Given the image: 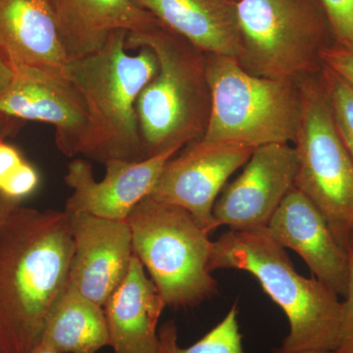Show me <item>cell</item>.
Listing matches in <instances>:
<instances>
[{"label": "cell", "instance_id": "obj_1", "mask_svg": "<svg viewBox=\"0 0 353 353\" xmlns=\"http://www.w3.org/2000/svg\"><path fill=\"white\" fill-rule=\"evenodd\" d=\"M74 245L65 211L15 209L0 227V350L31 353L68 283Z\"/></svg>", "mask_w": 353, "mask_h": 353}, {"label": "cell", "instance_id": "obj_2", "mask_svg": "<svg viewBox=\"0 0 353 353\" xmlns=\"http://www.w3.org/2000/svg\"><path fill=\"white\" fill-rule=\"evenodd\" d=\"M219 269L252 274L287 316L289 334L275 352L338 350L341 313L338 294L315 277L301 276L285 248L266 229L229 230L212 241L209 270Z\"/></svg>", "mask_w": 353, "mask_h": 353}, {"label": "cell", "instance_id": "obj_3", "mask_svg": "<svg viewBox=\"0 0 353 353\" xmlns=\"http://www.w3.org/2000/svg\"><path fill=\"white\" fill-rule=\"evenodd\" d=\"M128 32H111L101 50L71 60L67 76L82 97L88 127L81 157L105 164L109 160L145 159L136 104L158 71L150 48L128 52Z\"/></svg>", "mask_w": 353, "mask_h": 353}, {"label": "cell", "instance_id": "obj_4", "mask_svg": "<svg viewBox=\"0 0 353 353\" xmlns=\"http://www.w3.org/2000/svg\"><path fill=\"white\" fill-rule=\"evenodd\" d=\"M126 46L150 48L158 62L157 75L136 104L145 159L201 141L211 111L205 53L159 21L128 34Z\"/></svg>", "mask_w": 353, "mask_h": 353}, {"label": "cell", "instance_id": "obj_5", "mask_svg": "<svg viewBox=\"0 0 353 353\" xmlns=\"http://www.w3.org/2000/svg\"><path fill=\"white\" fill-rule=\"evenodd\" d=\"M211 111L202 141L257 148L294 143L301 101L299 81L253 76L236 58L205 54Z\"/></svg>", "mask_w": 353, "mask_h": 353}, {"label": "cell", "instance_id": "obj_6", "mask_svg": "<svg viewBox=\"0 0 353 353\" xmlns=\"http://www.w3.org/2000/svg\"><path fill=\"white\" fill-rule=\"evenodd\" d=\"M126 221L134 253L168 307H194L217 294L209 270L212 241L190 212L148 196Z\"/></svg>", "mask_w": 353, "mask_h": 353}, {"label": "cell", "instance_id": "obj_7", "mask_svg": "<svg viewBox=\"0 0 353 353\" xmlns=\"http://www.w3.org/2000/svg\"><path fill=\"white\" fill-rule=\"evenodd\" d=\"M238 19V61L253 76L299 80L318 73L323 51L334 44L319 0H239Z\"/></svg>", "mask_w": 353, "mask_h": 353}, {"label": "cell", "instance_id": "obj_8", "mask_svg": "<svg viewBox=\"0 0 353 353\" xmlns=\"http://www.w3.org/2000/svg\"><path fill=\"white\" fill-rule=\"evenodd\" d=\"M301 120L294 188L326 218L343 248L353 234V159L341 141L319 72L299 79Z\"/></svg>", "mask_w": 353, "mask_h": 353}, {"label": "cell", "instance_id": "obj_9", "mask_svg": "<svg viewBox=\"0 0 353 353\" xmlns=\"http://www.w3.org/2000/svg\"><path fill=\"white\" fill-rule=\"evenodd\" d=\"M255 148L238 143L196 141L169 159L150 196L192 215L204 231H215L213 208L230 176L245 166Z\"/></svg>", "mask_w": 353, "mask_h": 353}, {"label": "cell", "instance_id": "obj_10", "mask_svg": "<svg viewBox=\"0 0 353 353\" xmlns=\"http://www.w3.org/2000/svg\"><path fill=\"white\" fill-rule=\"evenodd\" d=\"M296 154L290 143L255 148L243 172L225 185L213 208L216 229H266L280 204L294 188Z\"/></svg>", "mask_w": 353, "mask_h": 353}, {"label": "cell", "instance_id": "obj_11", "mask_svg": "<svg viewBox=\"0 0 353 353\" xmlns=\"http://www.w3.org/2000/svg\"><path fill=\"white\" fill-rule=\"evenodd\" d=\"M12 82L0 95V114L46 123L55 129V143L65 157H80L88 113L68 76L32 67H13Z\"/></svg>", "mask_w": 353, "mask_h": 353}, {"label": "cell", "instance_id": "obj_12", "mask_svg": "<svg viewBox=\"0 0 353 353\" xmlns=\"http://www.w3.org/2000/svg\"><path fill=\"white\" fill-rule=\"evenodd\" d=\"M176 152L171 150L136 162L109 160L104 164L105 176L99 182L90 162L83 158L72 160L64 181L73 192L65 212L126 220L132 209L150 196L165 164Z\"/></svg>", "mask_w": 353, "mask_h": 353}, {"label": "cell", "instance_id": "obj_13", "mask_svg": "<svg viewBox=\"0 0 353 353\" xmlns=\"http://www.w3.org/2000/svg\"><path fill=\"white\" fill-rule=\"evenodd\" d=\"M74 252L68 281L104 307L130 270L134 250L127 221L67 214Z\"/></svg>", "mask_w": 353, "mask_h": 353}, {"label": "cell", "instance_id": "obj_14", "mask_svg": "<svg viewBox=\"0 0 353 353\" xmlns=\"http://www.w3.org/2000/svg\"><path fill=\"white\" fill-rule=\"evenodd\" d=\"M266 231L279 245L297 253L313 277L338 296L347 294L350 257L313 202L294 188L271 218Z\"/></svg>", "mask_w": 353, "mask_h": 353}, {"label": "cell", "instance_id": "obj_15", "mask_svg": "<svg viewBox=\"0 0 353 353\" xmlns=\"http://www.w3.org/2000/svg\"><path fill=\"white\" fill-rule=\"evenodd\" d=\"M58 34L69 61L101 50L111 32H145L157 24L134 0H50Z\"/></svg>", "mask_w": 353, "mask_h": 353}, {"label": "cell", "instance_id": "obj_16", "mask_svg": "<svg viewBox=\"0 0 353 353\" xmlns=\"http://www.w3.org/2000/svg\"><path fill=\"white\" fill-rule=\"evenodd\" d=\"M0 50L13 67L67 75L50 0H0Z\"/></svg>", "mask_w": 353, "mask_h": 353}, {"label": "cell", "instance_id": "obj_17", "mask_svg": "<svg viewBox=\"0 0 353 353\" xmlns=\"http://www.w3.org/2000/svg\"><path fill=\"white\" fill-rule=\"evenodd\" d=\"M165 307L163 297L134 254L127 277L103 307L113 353H158L157 325Z\"/></svg>", "mask_w": 353, "mask_h": 353}, {"label": "cell", "instance_id": "obj_18", "mask_svg": "<svg viewBox=\"0 0 353 353\" xmlns=\"http://www.w3.org/2000/svg\"><path fill=\"white\" fill-rule=\"evenodd\" d=\"M205 54L241 53L239 0H134Z\"/></svg>", "mask_w": 353, "mask_h": 353}, {"label": "cell", "instance_id": "obj_19", "mask_svg": "<svg viewBox=\"0 0 353 353\" xmlns=\"http://www.w3.org/2000/svg\"><path fill=\"white\" fill-rule=\"evenodd\" d=\"M39 345L58 353H97L109 347L104 308L68 281L48 311Z\"/></svg>", "mask_w": 353, "mask_h": 353}, {"label": "cell", "instance_id": "obj_20", "mask_svg": "<svg viewBox=\"0 0 353 353\" xmlns=\"http://www.w3.org/2000/svg\"><path fill=\"white\" fill-rule=\"evenodd\" d=\"M319 74L328 97L334 125L353 159V88L325 65H322Z\"/></svg>", "mask_w": 353, "mask_h": 353}, {"label": "cell", "instance_id": "obj_21", "mask_svg": "<svg viewBox=\"0 0 353 353\" xmlns=\"http://www.w3.org/2000/svg\"><path fill=\"white\" fill-rule=\"evenodd\" d=\"M238 314V305L234 304L214 328L190 347H180L179 353H246Z\"/></svg>", "mask_w": 353, "mask_h": 353}, {"label": "cell", "instance_id": "obj_22", "mask_svg": "<svg viewBox=\"0 0 353 353\" xmlns=\"http://www.w3.org/2000/svg\"><path fill=\"white\" fill-rule=\"evenodd\" d=\"M336 43L353 48V0H319Z\"/></svg>", "mask_w": 353, "mask_h": 353}, {"label": "cell", "instance_id": "obj_23", "mask_svg": "<svg viewBox=\"0 0 353 353\" xmlns=\"http://www.w3.org/2000/svg\"><path fill=\"white\" fill-rule=\"evenodd\" d=\"M350 257V274L347 294L341 303L340 336L336 352L353 353V245L347 246Z\"/></svg>", "mask_w": 353, "mask_h": 353}, {"label": "cell", "instance_id": "obj_24", "mask_svg": "<svg viewBox=\"0 0 353 353\" xmlns=\"http://www.w3.org/2000/svg\"><path fill=\"white\" fill-rule=\"evenodd\" d=\"M39 183V173L28 162H24L7 181L1 192L6 196L23 201L36 190Z\"/></svg>", "mask_w": 353, "mask_h": 353}, {"label": "cell", "instance_id": "obj_25", "mask_svg": "<svg viewBox=\"0 0 353 353\" xmlns=\"http://www.w3.org/2000/svg\"><path fill=\"white\" fill-rule=\"evenodd\" d=\"M321 60L353 88V48L334 43L323 51Z\"/></svg>", "mask_w": 353, "mask_h": 353}, {"label": "cell", "instance_id": "obj_26", "mask_svg": "<svg viewBox=\"0 0 353 353\" xmlns=\"http://www.w3.org/2000/svg\"><path fill=\"white\" fill-rule=\"evenodd\" d=\"M24 162L17 148L6 141H0V190Z\"/></svg>", "mask_w": 353, "mask_h": 353}, {"label": "cell", "instance_id": "obj_27", "mask_svg": "<svg viewBox=\"0 0 353 353\" xmlns=\"http://www.w3.org/2000/svg\"><path fill=\"white\" fill-rule=\"evenodd\" d=\"M159 348L158 353H179L178 329L173 320L165 323L158 330Z\"/></svg>", "mask_w": 353, "mask_h": 353}, {"label": "cell", "instance_id": "obj_28", "mask_svg": "<svg viewBox=\"0 0 353 353\" xmlns=\"http://www.w3.org/2000/svg\"><path fill=\"white\" fill-rule=\"evenodd\" d=\"M25 123V121L0 114V141L16 136Z\"/></svg>", "mask_w": 353, "mask_h": 353}, {"label": "cell", "instance_id": "obj_29", "mask_svg": "<svg viewBox=\"0 0 353 353\" xmlns=\"http://www.w3.org/2000/svg\"><path fill=\"white\" fill-rule=\"evenodd\" d=\"M14 68L4 53L0 50V95L3 94L12 82Z\"/></svg>", "mask_w": 353, "mask_h": 353}, {"label": "cell", "instance_id": "obj_30", "mask_svg": "<svg viewBox=\"0 0 353 353\" xmlns=\"http://www.w3.org/2000/svg\"><path fill=\"white\" fill-rule=\"evenodd\" d=\"M21 203H22V201H20V199L6 196L4 192L0 190V227L6 222L8 216L16 208H19Z\"/></svg>", "mask_w": 353, "mask_h": 353}, {"label": "cell", "instance_id": "obj_31", "mask_svg": "<svg viewBox=\"0 0 353 353\" xmlns=\"http://www.w3.org/2000/svg\"><path fill=\"white\" fill-rule=\"evenodd\" d=\"M31 353H58L53 352V350H48V348L44 347L43 345H38L36 348Z\"/></svg>", "mask_w": 353, "mask_h": 353}, {"label": "cell", "instance_id": "obj_32", "mask_svg": "<svg viewBox=\"0 0 353 353\" xmlns=\"http://www.w3.org/2000/svg\"><path fill=\"white\" fill-rule=\"evenodd\" d=\"M277 353V352H275ZM294 353H336L334 352H330V350H306V352H299Z\"/></svg>", "mask_w": 353, "mask_h": 353}, {"label": "cell", "instance_id": "obj_33", "mask_svg": "<svg viewBox=\"0 0 353 353\" xmlns=\"http://www.w3.org/2000/svg\"><path fill=\"white\" fill-rule=\"evenodd\" d=\"M350 243H352V245H353V234L352 238H350Z\"/></svg>", "mask_w": 353, "mask_h": 353}, {"label": "cell", "instance_id": "obj_34", "mask_svg": "<svg viewBox=\"0 0 353 353\" xmlns=\"http://www.w3.org/2000/svg\"><path fill=\"white\" fill-rule=\"evenodd\" d=\"M336 353H347V352H336Z\"/></svg>", "mask_w": 353, "mask_h": 353}, {"label": "cell", "instance_id": "obj_35", "mask_svg": "<svg viewBox=\"0 0 353 353\" xmlns=\"http://www.w3.org/2000/svg\"><path fill=\"white\" fill-rule=\"evenodd\" d=\"M0 353H2V352H1V350H0Z\"/></svg>", "mask_w": 353, "mask_h": 353}]
</instances>
